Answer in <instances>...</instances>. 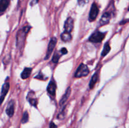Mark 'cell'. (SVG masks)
I'll return each instance as SVG.
<instances>
[{"label":"cell","mask_w":129,"mask_h":128,"mask_svg":"<svg viewBox=\"0 0 129 128\" xmlns=\"http://www.w3.org/2000/svg\"><path fill=\"white\" fill-rule=\"evenodd\" d=\"M89 69H88V67H87V65H84V64L83 63H81L79 67H78L74 76L76 78L87 76V75H88V74H89Z\"/></svg>","instance_id":"obj_1"},{"label":"cell","mask_w":129,"mask_h":128,"mask_svg":"<svg viewBox=\"0 0 129 128\" xmlns=\"http://www.w3.org/2000/svg\"><path fill=\"white\" fill-rule=\"evenodd\" d=\"M105 36V34L104 33L100 31H96L92 34L89 37V40L93 43H99L101 42Z\"/></svg>","instance_id":"obj_2"},{"label":"cell","mask_w":129,"mask_h":128,"mask_svg":"<svg viewBox=\"0 0 129 128\" xmlns=\"http://www.w3.org/2000/svg\"><path fill=\"white\" fill-rule=\"evenodd\" d=\"M99 13V8L98 6L96 3H93L91 7L90 12L89 15V20L90 21H93L95 20Z\"/></svg>","instance_id":"obj_3"},{"label":"cell","mask_w":129,"mask_h":128,"mask_svg":"<svg viewBox=\"0 0 129 128\" xmlns=\"http://www.w3.org/2000/svg\"><path fill=\"white\" fill-rule=\"evenodd\" d=\"M57 43V39L56 38H52L50 40V42L49 43V46L47 48V51L46 56H45V60H47L49 58V56H50V55L52 53L53 50H54V48H55V45Z\"/></svg>","instance_id":"obj_4"},{"label":"cell","mask_w":129,"mask_h":128,"mask_svg":"<svg viewBox=\"0 0 129 128\" xmlns=\"http://www.w3.org/2000/svg\"><path fill=\"white\" fill-rule=\"evenodd\" d=\"M9 89H10V83L6 82L3 85L2 89H1V95H0V105L3 103L4 99H5V97H6V94L8 92Z\"/></svg>","instance_id":"obj_5"},{"label":"cell","mask_w":129,"mask_h":128,"mask_svg":"<svg viewBox=\"0 0 129 128\" xmlns=\"http://www.w3.org/2000/svg\"><path fill=\"white\" fill-rule=\"evenodd\" d=\"M64 27L65 29V31L71 33L73 31V29L74 28V20L72 18L69 17L66 20Z\"/></svg>","instance_id":"obj_6"},{"label":"cell","mask_w":129,"mask_h":128,"mask_svg":"<svg viewBox=\"0 0 129 128\" xmlns=\"http://www.w3.org/2000/svg\"><path fill=\"white\" fill-rule=\"evenodd\" d=\"M15 112V102L13 100H11L8 104V106L6 109V113L9 117H12Z\"/></svg>","instance_id":"obj_7"},{"label":"cell","mask_w":129,"mask_h":128,"mask_svg":"<svg viewBox=\"0 0 129 128\" xmlns=\"http://www.w3.org/2000/svg\"><path fill=\"white\" fill-rule=\"evenodd\" d=\"M110 18H111V15L110 13L108 12L105 13L102 15L100 21V25H107V24L110 22Z\"/></svg>","instance_id":"obj_8"},{"label":"cell","mask_w":129,"mask_h":128,"mask_svg":"<svg viewBox=\"0 0 129 128\" xmlns=\"http://www.w3.org/2000/svg\"><path fill=\"white\" fill-rule=\"evenodd\" d=\"M56 84L54 81L51 80L47 87V92L52 95H55L56 91Z\"/></svg>","instance_id":"obj_9"},{"label":"cell","mask_w":129,"mask_h":128,"mask_svg":"<svg viewBox=\"0 0 129 128\" xmlns=\"http://www.w3.org/2000/svg\"><path fill=\"white\" fill-rule=\"evenodd\" d=\"M10 0H0V15L3 13L10 5Z\"/></svg>","instance_id":"obj_10"},{"label":"cell","mask_w":129,"mask_h":128,"mask_svg":"<svg viewBox=\"0 0 129 128\" xmlns=\"http://www.w3.org/2000/svg\"><path fill=\"white\" fill-rule=\"evenodd\" d=\"M71 92V89L70 87H68V89L66 90V91L64 95H63L62 97L60 102H59V104H60V105H63V104H65L66 102L68 100V98H69V96H70Z\"/></svg>","instance_id":"obj_11"},{"label":"cell","mask_w":129,"mask_h":128,"mask_svg":"<svg viewBox=\"0 0 129 128\" xmlns=\"http://www.w3.org/2000/svg\"><path fill=\"white\" fill-rule=\"evenodd\" d=\"M31 72V68H25L21 74V77L23 79H26L30 77Z\"/></svg>","instance_id":"obj_12"},{"label":"cell","mask_w":129,"mask_h":128,"mask_svg":"<svg viewBox=\"0 0 129 128\" xmlns=\"http://www.w3.org/2000/svg\"><path fill=\"white\" fill-rule=\"evenodd\" d=\"M61 39L62 41H70L71 39V35L70 33L67 32V31H64L61 34Z\"/></svg>","instance_id":"obj_13"},{"label":"cell","mask_w":129,"mask_h":128,"mask_svg":"<svg viewBox=\"0 0 129 128\" xmlns=\"http://www.w3.org/2000/svg\"><path fill=\"white\" fill-rule=\"evenodd\" d=\"M98 74H95L94 75H93V76L92 77L91 79V81L89 82V87L90 89H93L94 87V85L96 83V82L98 81Z\"/></svg>","instance_id":"obj_14"},{"label":"cell","mask_w":129,"mask_h":128,"mask_svg":"<svg viewBox=\"0 0 129 128\" xmlns=\"http://www.w3.org/2000/svg\"><path fill=\"white\" fill-rule=\"evenodd\" d=\"M110 48H111L110 46V45L108 44V43H107L105 44V45L104 48H103V51H102V56H106V55L109 53V51H110Z\"/></svg>","instance_id":"obj_15"},{"label":"cell","mask_w":129,"mask_h":128,"mask_svg":"<svg viewBox=\"0 0 129 128\" xmlns=\"http://www.w3.org/2000/svg\"><path fill=\"white\" fill-rule=\"evenodd\" d=\"M28 120V114L27 112H25L23 113V115L22 119H21V122L23 124H25V123H26Z\"/></svg>","instance_id":"obj_16"},{"label":"cell","mask_w":129,"mask_h":128,"mask_svg":"<svg viewBox=\"0 0 129 128\" xmlns=\"http://www.w3.org/2000/svg\"><path fill=\"white\" fill-rule=\"evenodd\" d=\"M59 58H60V55H59V54L57 52L55 53V54H54V55L52 57V61L54 63H57L58 61H59Z\"/></svg>","instance_id":"obj_17"},{"label":"cell","mask_w":129,"mask_h":128,"mask_svg":"<svg viewBox=\"0 0 129 128\" xmlns=\"http://www.w3.org/2000/svg\"><path fill=\"white\" fill-rule=\"evenodd\" d=\"M29 102L31 104V105H34V106H36L37 104V100L36 99H34V98H29L28 99Z\"/></svg>","instance_id":"obj_18"},{"label":"cell","mask_w":129,"mask_h":128,"mask_svg":"<svg viewBox=\"0 0 129 128\" xmlns=\"http://www.w3.org/2000/svg\"><path fill=\"white\" fill-rule=\"evenodd\" d=\"M89 0H78V5L81 6H83L85 5H86L88 3Z\"/></svg>","instance_id":"obj_19"},{"label":"cell","mask_w":129,"mask_h":128,"mask_svg":"<svg viewBox=\"0 0 129 128\" xmlns=\"http://www.w3.org/2000/svg\"><path fill=\"white\" fill-rule=\"evenodd\" d=\"M60 52H61V53L62 55H64V54H66L68 53V50H67V49L66 48H62L61 49V50H60Z\"/></svg>","instance_id":"obj_20"},{"label":"cell","mask_w":129,"mask_h":128,"mask_svg":"<svg viewBox=\"0 0 129 128\" xmlns=\"http://www.w3.org/2000/svg\"><path fill=\"white\" fill-rule=\"evenodd\" d=\"M50 128H57V125L54 122H52L50 124Z\"/></svg>","instance_id":"obj_21"},{"label":"cell","mask_w":129,"mask_h":128,"mask_svg":"<svg viewBox=\"0 0 129 128\" xmlns=\"http://www.w3.org/2000/svg\"><path fill=\"white\" fill-rule=\"evenodd\" d=\"M39 0H32V1H31V5H35V4H37L38 2H39Z\"/></svg>","instance_id":"obj_22"},{"label":"cell","mask_w":129,"mask_h":128,"mask_svg":"<svg viewBox=\"0 0 129 128\" xmlns=\"http://www.w3.org/2000/svg\"><path fill=\"white\" fill-rule=\"evenodd\" d=\"M128 11H129V8H128Z\"/></svg>","instance_id":"obj_23"}]
</instances>
